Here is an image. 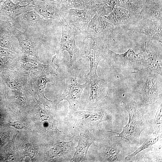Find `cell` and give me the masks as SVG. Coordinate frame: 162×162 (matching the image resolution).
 Masks as SVG:
<instances>
[{"label": "cell", "mask_w": 162, "mask_h": 162, "mask_svg": "<svg viewBox=\"0 0 162 162\" xmlns=\"http://www.w3.org/2000/svg\"><path fill=\"white\" fill-rule=\"evenodd\" d=\"M121 137L106 136L101 140L98 137L94 143L97 147L99 161L117 162L122 147Z\"/></svg>", "instance_id": "cell-8"}, {"label": "cell", "mask_w": 162, "mask_h": 162, "mask_svg": "<svg viewBox=\"0 0 162 162\" xmlns=\"http://www.w3.org/2000/svg\"><path fill=\"white\" fill-rule=\"evenodd\" d=\"M20 3H14L11 0H5L0 10V19L11 22L18 15L34 9V5L32 4L21 6Z\"/></svg>", "instance_id": "cell-22"}, {"label": "cell", "mask_w": 162, "mask_h": 162, "mask_svg": "<svg viewBox=\"0 0 162 162\" xmlns=\"http://www.w3.org/2000/svg\"><path fill=\"white\" fill-rule=\"evenodd\" d=\"M10 28L19 41L23 54L34 56L40 61L38 50L44 40L19 30L11 23Z\"/></svg>", "instance_id": "cell-16"}, {"label": "cell", "mask_w": 162, "mask_h": 162, "mask_svg": "<svg viewBox=\"0 0 162 162\" xmlns=\"http://www.w3.org/2000/svg\"><path fill=\"white\" fill-rule=\"evenodd\" d=\"M80 70L76 66H71L66 79V85L64 91L53 102L54 105L56 106L63 100L67 101L69 104V114L79 110L82 93L88 84V80L82 84L77 82V77L79 75Z\"/></svg>", "instance_id": "cell-4"}, {"label": "cell", "mask_w": 162, "mask_h": 162, "mask_svg": "<svg viewBox=\"0 0 162 162\" xmlns=\"http://www.w3.org/2000/svg\"><path fill=\"white\" fill-rule=\"evenodd\" d=\"M88 81L90 84V90L87 106L95 108L107 96L110 86L105 80L98 77Z\"/></svg>", "instance_id": "cell-19"}, {"label": "cell", "mask_w": 162, "mask_h": 162, "mask_svg": "<svg viewBox=\"0 0 162 162\" xmlns=\"http://www.w3.org/2000/svg\"><path fill=\"white\" fill-rule=\"evenodd\" d=\"M162 0H144L142 8L139 14L142 18L162 20Z\"/></svg>", "instance_id": "cell-23"}, {"label": "cell", "mask_w": 162, "mask_h": 162, "mask_svg": "<svg viewBox=\"0 0 162 162\" xmlns=\"http://www.w3.org/2000/svg\"><path fill=\"white\" fill-rule=\"evenodd\" d=\"M94 9L96 14L100 16L108 15L114 9L112 8L103 3L95 4Z\"/></svg>", "instance_id": "cell-30"}, {"label": "cell", "mask_w": 162, "mask_h": 162, "mask_svg": "<svg viewBox=\"0 0 162 162\" xmlns=\"http://www.w3.org/2000/svg\"><path fill=\"white\" fill-rule=\"evenodd\" d=\"M60 24L62 29L60 49L62 52L65 50L68 52L71 65L76 66L77 63L80 61V57H82L81 52L76 45L75 42V38L78 32L75 28H72L70 26L64 17L61 20Z\"/></svg>", "instance_id": "cell-7"}, {"label": "cell", "mask_w": 162, "mask_h": 162, "mask_svg": "<svg viewBox=\"0 0 162 162\" xmlns=\"http://www.w3.org/2000/svg\"><path fill=\"white\" fill-rule=\"evenodd\" d=\"M33 9L44 19L59 24L61 20L65 17L67 12L63 9L58 1L38 0L34 5Z\"/></svg>", "instance_id": "cell-14"}, {"label": "cell", "mask_w": 162, "mask_h": 162, "mask_svg": "<svg viewBox=\"0 0 162 162\" xmlns=\"http://www.w3.org/2000/svg\"><path fill=\"white\" fill-rule=\"evenodd\" d=\"M48 0V1H57L58 0Z\"/></svg>", "instance_id": "cell-36"}, {"label": "cell", "mask_w": 162, "mask_h": 162, "mask_svg": "<svg viewBox=\"0 0 162 162\" xmlns=\"http://www.w3.org/2000/svg\"><path fill=\"white\" fill-rule=\"evenodd\" d=\"M19 66L16 70L29 74L36 71H42V64L34 56L23 54L19 61Z\"/></svg>", "instance_id": "cell-24"}, {"label": "cell", "mask_w": 162, "mask_h": 162, "mask_svg": "<svg viewBox=\"0 0 162 162\" xmlns=\"http://www.w3.org/2000/svg\"><path fill=\"white\" fill-rule=\"evenodd\" d=\"M132 30L146 35L148 39L162 42V20L142 18Z\"/></svg>", "instance_id": "cell-18"}, {"label": "cell", "mask_w": 162, "mask_h": 162, "mask_svg": "<svg viewBox=\"0 0 162 162\" xmlns=\"http://www.w3.org/2000/svg\"><path fill=\"white\" fill-rule=\"evenodd\" d=\"M10 25V22L0 19V46L22 56L23 54L21 48Z\"/></svg>", "instance_id": "cell-20"}, {"label": "cell", "mask_w": 162, "mask_h": 162, "mask_svg": "<svg viewBox=\"0 0 162 162\" xmlns=\"http://www.w3.org/2000/svg\"><path fill=\"white\" fill-rule=\"evenodd\" d=\"M31 84L35 93L39 97V101L43 104L49 103L51 100L47 99L44 94V89L47 82L54 84L53 79L50 74L43 71H36L29 74Z\"/></svg>", "instance_id": "cell-21"}, {"label": "cell", "mask_w": 162, "mask_h": 162, "mask_svg": "<svg viewBox=\"0 0 162 162\" xmlns=\"http://www.w3.org/2000/svg\"><path fill=\"white\" fill-rule=\"evenodd\" d=\"M145 105L157 102L162 95V76L149 72L141 90Z\"/></svg>", "instance_id": "cell-11"}, {"label": "cell", "mask_w": 162, "mask_h": 162, "mask_svg": "<svg viewBox=\"0 0 162 162\" xmlns=\"http://www.w3.org/2000/svg\"><path fill=\"white\" fill-rule=\"evenodd\" d=\"M153 125L155 134H159L162 133V102L158 107L154 119Z\"/></svg>", "instance_id": "cell-29"}, {"label": "cell", "mask_w": 162, "mask_h": 162, "mask_svg": "<svg viewBox=\"0 0 162 162\" xmlns=\"http://www.w3.org/2000/svg\"><path fill=\"white\" fill-rule=\"evenodd\" d=\"M73 122V128L80 133L97 128L101 122L110 120L111 116L107 111L79 110L69 114Z\"/></svg>", "instance_id": "cell-5"}, {"label": "cell", "mask_w": 162, "mask_h": 162, "mask_svg": "<svg viewBox=\"0 0 162 162\" xmlns=\"http://www.w3.org/2000/svg\"><path fill=\"white\" fill-rule=\"evenodd\" d=\"M20 59L0 56V74L4 70H16L19 65Z\"/></svg>", "instance_id": "cell-28"}, {"label": "cell", "mask_w": 162, "mask_h": 162, "mask_svg": "<svg viewBox=\"0 0 162 162\" xmlns=\"http://www.w3.org/2000/svg\"><path fill=\"white\" fill-rule=\"evenodd\" d=\"M10 125L18 129H23L25 127L19 121L11 122Z\"/></svg>", "instance_id": "cell-34"}, {"label": "cell", "mask_w": 162, "mask_h": 162, "mask_svg": "<svg viewBox=\"0 0 162 162\" xmlns=\"http://www.w3.org/2000/svg\"><path fill=\"white\" fill-rule=\"evenodd\" d=\"M144 105L133 100L125 102L122 101V106L128 112L129 114L128 122L123 128L120 133L108 132L118 134V136H115L125 139L130 144H138L141 133L149 126V123L144 117L145 112Z\"/></svg>", "instance_id": "cell-1"}, {"label": "cell", "mask_w": 162, "mask_h": 162, "mask_svg": "<svg viewBox=\"0 0 162 162\" xmlns=\"http://www.w3.org/2000/svg\"><path fill=\"white\" fill-rule=\"evenodd\" d=\"M0 56L10 57L16 59H20L21 55L0 46Z\"/></svg>", "instance_id": "cell-32"}, {"label": "cell", "mask_w": 162, "mask_h": 162, "mask_svg": "<svg viewBox=\"0 0 162 162\" xmlns=\"http://www.w3.org/2000/svg\"><path fill=\"white\" fill-rule=\"evenodd\" d=\"M101 1L102 3L113 9L117 4V0H101Z\"/></svg>", "instance_id": "cell-33"}, {"label": "cell", "mask_w": 162, "mask_h": 162, "mask_svg": "<svg viewBox=\"0 0 162 162\" xmlns=\"http://www.w3.org/2000/svg\"><path fill=\"white\" fill-rule=\"evenodd\" d=\"M95 4L91 7L84 9H69L67 11L65 18L78 32L79 31L85 35L89 23L96 14Z\"/></svg>", "instance_id": "cell-12"}, {"label": "cell", "mask_w": 162, "mask_h": 162, "mask_svg": "<svg viewBox=\"0 0 162 162\" xmlns=\"http://www.w3.org/2000/svg\"><path fill=\"white\" fill-rule=\"evenodd\" d=\"M107 16L105 17L112 24L114 29L122 31L132 30L142 18L139 14L120 7L115 8Z\"/></svg>", "instance_id": "cell-9"}, {"label": "cell", "mask_w": 162, "mask_h": 162, "mask_svg": "<svg viewBox=\"0 0 162 162\" xmlns=\"http://www.w3.org/2000/svg\"><path fill=\"white\" fill-rule=\"evenodd\" d=\"M56 58V55H55L53 56L52 62L49 65H45L43 64L42 71L57 75L58 74V69L59 66L55 62Z\"/></svg>", "instance_id": "cell-31"}, {"label": "cell", "mask_w": 162, "mask_h": 162, "mask_svg": "<svg viewBox=\"0 0 162 162\" xmlns=\"http://www.w3.org/2000/svg\"><path fill=\"white\" fill-rule=\"evenodd\" d=\"M0 77L8 88L34 91L29 74L17 70H4L1 72Z\"/></svg>", "instance_id": "cell-15"}, {"label": "cell", "mask_w": 162, "mask_h": 162, "mask_svg": "<svg viewBox=\"0 0 162 162\" xmlns=\"http://www.w3.org/2000/svg\"><path fill=\"white\" fill-rule=\"evenodd\" d=\"M57 1L65 11L72 8L82 9L89 8L95 4V0H58Z\"/></svg>", "instance_id": "cell-25"}, {"label": "cell", "mask_w": 162, "mask_h": 162, "mask_svg": "<svg viewBox=\"0 0 162 162\" xmlns=\"http://www.w3.org/2000/svg\"><path fill=\"white\" fill-rule=\"evenodd\" d=\"M140 54L143 57L142 68L162 76V47H159L153 43V40L148 39L145 42L144 51Z\"/></svg>", "instance_id": "cell-10"}, {"label": "cell", "mask_w": 162, "mask_h": 162, "mask_svg": "<svg viewBox=\"0 0 162 162\" xmlns=\"http://www.w3.org/2000/svg\"><path fill=\"white\" fill-rule=\"evenodd\" d=\"M114 30L111 22L95 15L88 24L85 37L98 38L107 42Z\"/></svg>", "instance_id": "cell-13"}, {"label": "cell", "mask_w": 162, "mask_h": 162, "mask_svg": "<svg viewBox=\"0 0 162 162\" xmlns=\"http://www.w3.org/2000/svg\"><path fill=\"white\" fill-rule=\"evenodd\" d=\"M133 50L129 49L118 54L110 50L106 46L104 50V62L118 73H136L142 68V59Z\"/></svg>", "instance_id": "cell-3"}, {"label": "cell", "mask_w": 162, "mask_h": 162, "mask_svg": "<svg viewBox=\"0 0 162 162\" xmlns=\"http://www.w3.org/2000/svg\"><path fill=\"white\" fill-rule=\"evenodd\" d=\"M14 1H18L20 3L25 2L27 4H30L34 5L36 2L38 0H11Z\"/></svg>", "instance_id": "cell-35"}, {"label": "cell", "mask_w": 162, "mask_h": 162, "mask_svg": "<svg viewBox=\"0 0 162 162\" xmlns=\"http://www.w3.org/2000/svg\"><path fill=\"white\" fill-rule=\"evenodd\" d=\"M159 135L153 134L150 137L147 138L144 143L133 152L126 156L125 159L128 161L133 159L139 153L155 143L159 140Z\"/></svg>", "instance_id": "cell-27"}, {"label": "cell", "mask_w": 162, "mask_h": 162, "mask_svg": "<svg viewBox=\"0 0 162 162\" xmlns=\"http://www.w3.org/2000/svg\"><path fill=\"white\" fill-rule=\"evenodd\" d=\"M10 22L19 30L44 40L45 32L58 23L44 19L34 9L16 16Z\"/></svg>", "instance_id": "cell-2"}, {"label": "cell", "mask_w": 162, "mask_h": 162, "mask_svg": "<svg viewBox=\"0 0 162 162\" xmlns=\"http://www.w3.org/2000/svg\"><path fill=\"white\" fill-rule=\"evenodd\" d=\"M107 42L100 39L85 37L83 40L82 56L88 58L90 62L88 81L98 77L97 70L99 62L104 59V52Z\"/></svg>", "instance_id": "cell-6"}, {"label": "cell", "mask_w": 162, "mask_h": 162, "mask_svg": "<svg viewBox=\"0 0 162 162\" xmlns=\"http://www.w3.org/2000/svg\"><path fill=\"white\" fill-rule=\"evenodd\" d=\"M99 133L98 129L96 128L80 133L71 162L88 161L87 155L88 149L97 140Z\"/></svg>", "instance_id": "cell-17"}, {"label": "cell", "mask_w": 162, "mask_h": 162, "mask_svg": "<svg viewBox=\"0 0 162 162\" xmlns=\"http://www.w3.org/2000/svg\"><path fill=\"white\" fill-rule=\"evenodd\" d=\"M117 7L124 8L130 11L139 14L140 11L144 0H117Z\"/></svg>", "instance_id": "cell-26"}]
</instances>
